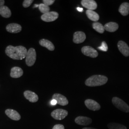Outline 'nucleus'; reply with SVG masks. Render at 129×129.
I'll return each mask as SVG.
<instances>
[{"label":"nucleus","mask_w":129,"mask_h":129,"mask_svg":"<svg viewBox=\"0 0 129 129\" xmlns=\"http://www.w3.org/2000/svg\"><path fill=\"white\" fill-rule=\"evenodd\" d=\"M26 48L23 46H9L6 48L5 53L11 58L14 60H22L27 55Z\"/></svg>","instance_id":"nucleus-1"},{"label":"nucleus","mask_w":129,"mask_h":129,"mask_svg":"<svg viewBox=\"0 0 129 129\" xmlns=\"http://www.w3.org/2000/svg\"><path fill=\"white\" fill-rule=\"evenodd\" d=\"M108 80V78L103 75H93L86 80L85 84L88 87H97L105 84Z\"/></svg>","instance_id":"nucleus-2"},{"label":"nucleus","mask_w":129,"mask_h":129,"mask_svg":"<svg viewBox=\"0 0 129 129\" xmlns=\"http://www.w3.org/2000/svg\"><path fill=\"white\" fill-rule=\"evenodd\" d=\"M113 104L120 111L129 112V106L123 101L118 97H114L112 100Z\"/></svg>","instance_id":"nucleus-3"},{"label":"nucleus","mask_w":129,"mask_h":129,"mask_svg":"<svg viewBox=\"0 0 129 129\" xmlns=\"http://www.w3.org/2000/svg\"><path fill=\"white\" fill-rule=\"evenodd\" d=\"M37 59V53L36 50L33 48H30L27 53L25 57L26 64L29 67L33 66Z\"/></svg>","instance_id":"nucleus-4"},{"label":"nucleus","mask_w":129,"mask_h":129,"mask_svg":"<svg viewBox=\"0 0 129 129\" xmlns=\"http://www.w3.org/2000/svg\"><path fill=\"white\" fill-rule=\"evenodd\" d=\"M51 116L55 120H62L64 119L68 115V111L63 109H56L52 112Z\"/></svg>","instance_id":"nucleus-5"},{"label":"nucleus","mask_w":129,"mask_h":129,"mask_svg":"<svg viewBox=\"0 0 129 129\" xmlns=\"http://www.w3.org/2000/svg\"><path fill=\"white\" fill-rule=\"evenodd\" d=\"M58 14L56 12H49L47 13L43 14L41 17L42 20L46 22H51L55 21L58 18Z\"/></svg>","instance_id":"nucleus-6"},{"label":"nucleus","mask_w":129,"mask_h":129,"mask_svg":"<svg viewBox=\"0 0 129 129\" xmlns=\"http://www.w3.org/2000/svg\"><path fill=\"white\" fill-rule=\"evenodd\" d=\"M81 51L84 55L92 58L97 57L98 55V52L91 46H83L81 49Z\"/></svg>","instance_id":"nucleus-7"},{"label":"nucleus","mask_w":129,"mask_h":129,"mask_svg":"<svg viewBox=\"0 0 129 129\" xmlns=\"http://www.w3.org/2000/svg\"><path fill=\"white\" fill-rule=\"evenodd\" d=\"M85 104L89 110L93 111H99L101 106L97 102L91 99H88L85 101Z\"/></svg>","instance_id":"nucleus-8"},{"label":"nucleus","mask_w":129,"mask_h":129,"mask_svg":"<svg viewBox=\"0 0 129 129\" xmlns=\"http://www.w3.org/2000/svg\"><path fill=\"white\" fill-rule=\"evenodd\" d=\"M52 98L55 100L57 104L61 106H66L69 104V101L66 97L58 93H55L53 95Z\"/></svg>","instance_id":"nucleus-9"},{"label":"nucleus","mask_w":129,"mask_h":129,"mask_svg":"<svg viewBox=\"0 0 129 129\" xmlns=\"http://www.w3.org/2000/svg\"><path fill=\"white\" fill-rule=\"evenodd\" d=\"M117 46L119 51L123 55L126 57L129 56V47L125 42L120 41L118 43Z\"/></svg>","instance_id":"nucleus-10"},{"label":"nucleus","mask_w":129,"mask_h":129,"mask_svg":"<svg viewBox=\"0 0 129 129\" xmlns=\"http://www.w3.org/2000/svg\"><path fill=\"white\" fill-rule=\"evenodd\" d=\"M75 121L77 124L87 126L92 123V120L91 118L87 117L78 116L75 119Z\"/></svg>","instance_id":"nucleus-11"},{"label":"nucleus","mask_w":129,"mask_h":129,"mask_svg":"<svg viewBox=\"0 0 129 129\" xmlns=\"http://www.w3.org/2000/svg\"><path fill=\"white\" fill-rule=\"evenodd\" d=\"M86 38V35L84 33L78 31L75 33L73 36V42L75 44H80L85 41Z\"/></svg>","instance_id":"nucleus-12"},{"label":"nucleus","mask_w":129,"mask_h":129,"mask_svg":"<svg viewBox=\"0 0 129 129\" xmlns=\"http://www.w3.org/2000/svg\"><path fill=\"white\" fill-rule=\"evenodd\" d=\"M81 4L83 7L90 10L96 9L97 8V4L94 0H82Z\"/></svg>","instance_id":"nucleus-13"},{"label":"nucleus","mask_w":129,"mask_h":129,"mask_svg":"<svg viewBox=\"0 0 129 129\" xmlns=\"http://www.w3.org/2000/svg\"><path fill=\"white\" fill-rule=\"evenodd\" d=\"M22 26L20 24L16 23H10L6 27L7 32L14 34L20 32L22 30Z\"/></svg>","instance_id":"nucleus-14"},{"label":"nucleus","mask_w":129,"mask_h":129,"mask_svg":"<svg viewBox=\"0 0 129 129\" xmlns=\"http://www.w3.org/2000/svg\"><path fill=\"white\" fill-rule=\"evenodd\" d=\"M24 97L31 102H36L38 100V96L35 92L30 90H26L23 93Z\"/></svg>","instance_id":"nucleus-15"},{"label":"nucleus","mask_w":129,"mask_h":129,"mask_svg":"<svg viewBox=\"0 0 129 129\" xmlns=\"http://www.w3.org/2000/svg\"><path fill=\"white\" fill-rule=\"evenodd\" d=\"M5 112L6 115L12 120H19L21 119V116L17 111L12 109H7Z\"/></svg>","instance_id":"nucleus-16"},{"label":"nucleus","mask_w":129,"mask_h":129,"mask_svg":"<svg viewBox=\"0 0 129 129\" xmlns=\"http://www.w3.org/2000/svg\"><path fill=\"white\" fill-rule=\"evenodd\" d=\"M23 70L21 68L15 67H13L11 70L10 76L13 78H19L23 76Z\"/></svg>","instance_id":"nucleus-17"},{"label":"nucleus","mask_w":129,"mask_h":129,"mask_svg":"<svg viewBox=\"0 0 129 129\" xmlns=\"http://www.w3.org/2000/svg\"><path fill=\"white\" fill-rule=\"evenodd\" d=\"M105 30L109 32H114L119 28L118 24L115 22H109L104 26Z\"/></svg>","instance_id":"nucleus-18"},{"label":"nucleus","mask_w":129,"mask_h":129,"mask_svg":"<svg viewBox=\"0 0 129 129\" xmlns=\"http://www.w3.org/2000/svg\"><path fill=\"white\" fill-rule=\"evenodd\" d=\"M39 44L41 46L45 47L50 51H53L55 50V46L51 41L45 39H42L39 42Z\"/></svg>","instance_id":"nucleus-19"},{"label":"nucleus","mask_w":129,"mask_h":129,"mask_svg":"<svg viewBox=\"0 0 129 129\" xmlns=\"http://www.w3.org/2000/svg\"><path fill=\"white\" fill-rule=\"evenodd\" d=\"M86 13L88 18L92 21L97 22V21H98L100 19L99 15L97 14L96 12H94L93 10H87L86 11Z\"/></svg>","instance_id":"nucleus-20"},{"label":"nucleus","mask_w":129,"mask_h":129,"mask_svg":"<svg viewBox=\"0 0 129 129\" xmlns=\"http://www.w3.org/2000/svg\"><path fill=\"white\" fill-rule=\"evenodd\" d=\"M0 14L3 17L8 18L11 16L12 13L7 6L4 5L0 7Z\"/></svg>","instance_id":"nucleus-21"},{"label":"nucleus","mask_w":129,"mask_h":129,"mask_svg":"<svg viewBox=\"0 0 129 129\" xmlns=\"http://www.w3.org/2000/svg\"><path fill=\"white\" fill-rule=\"evenodd\" d=\"M119 12L120 14L123 16H127L129 14V3H123L119 7Z\"/></svg>","instance_id":"nucleus-22"},{"label":"nucleus","mask_w":129,"mask_h":129,"mask_svg":"<svg viewBox=\"0 0 129 129\" xmlns=\"http://www.w3.org/2000/svg\"><path fill=\"white\" fill-rule=\"evenodd\" d=\"M92 27L93 29L96 31L97 32L99 33L100 34H103L104 32L105 29L104 26L102 24V23L99 22H94L92 24Z\"/></svg>","instance_id":"nucleus-23"},{"label":"nucleus","mask_w":129,"mask_h":129,"mask_svg":"<svg viewBox=\"0 0 129 129\" xmlns=\"http://www.w3.org/2000/svg\"><path fill=\"white\" fill-rule=\"evenodd\" d=\"M108 127L109 129H127L124 125L117 123L111 122L108 124Z\"/></svg>","instance_id":"nucleus-24"},{"label":"nucleus","mask_w":129,"mask_h":129,"mask_svg":"<svg viewBox=\"0 0 129 129\" xmlns=\"http://www.w3.org/2000/svg\"><path fill=\"white\" fill-rule=\"evenodd\" d=\"M39 9L43 14H45L50 12V8L44 4H41L39 5Z\"/></svg>","instance_id":"nucleus-25"},{"label":"nucleus","mask_w":129,"mask_h":129,"mask_svg":"<svg viewBox=\"0 0 129 129\" xmlns=\"http://www.w3.org/2000/svg\"><path fill=\"white\" fill-rule=\"evenodd\" d=\"M98 49L102 51L106 52V51H108V46H107L106 42L104 41L102 42V46H100V47H98Z\"/></svg>","instance_id":"nucleus-26"},{"label":"nucleus","mask_w":129,"mask_h":129,"mask_svg":"<svg viewBox=\"0 0 129 129\" xmlns=\"http://www.w3.org/2000/svg\"><path fill=\"white\" fill-rule=\"evenodd\" d=\"M34 2L33 0H24L23 1V6L24 8H27L29 7Z\"/></svg>","instance_id":"nucleus-27"},{"label":"nucleus","mask_w":129,"mask_h":129,"mask_svg":"<svg viewBox=\"0 0 129 129\" xmlns=\"http://www.w3.org/2000/svg\"><path fill=\"white\" fill-rule=\"evenodd\" d=\"M55 2V0H43V4L48 6L53 5Z\"/></svg>","instance_id":"nucleus-28"},{"label":"nucleus","mask_w":129,"mask_h":129,"mask_svg":"<svg viewBox=\"0 0 129 129\" xmlns=\"http://www.w3.org/2000/svg\"><path fill=\"white\" fill-rule=\"evenodd\" d=\"M52 129H64V126L62 124L55 125Z\"/></svg>","instance_id":"nucleus-29"},{"label":"nucleus","mask_w":129,"mask_h":129,"mask_svg":"<svg viewBox=\"0 0 129 129\" xmlns=\"http://www.w3.org/2000/svg\"><path fill=\"white\" fill-rule=\"evenodd\" d=\"M57 104V102L55 101V100H52L51 101V104L52 105H55Z\"/></svg>","instance_id":"nucleus-30"},{"label":"nucleus","mask_w":129,"mask_h":129,"mask_svg":"<svg viewBox=\"0 0 129 129\" xmlns=\"http://www.w3.org/2000/svg\"><path fill=\"white\" fill-rule=\"evenodd\" d=\"M5 3V1L4 0H0V7L4 6Z\"/></svg>","instance_id":"nucleus-31"},{"label":"nucleus","mask_w":129,"mask_h":129,"mask_svg":"<svg viewBox=\"0 0 129 129\" xmlns=\"http://www.w3.org/2000/svg\"><path fill=\"white\" fill-rule=\"evenodd\" d=\"M77 10L79 11V12H82L83 11V8H80V7H78L77 8Z\"/></svg>","instance_id":"nucleus-32"},{"label":"nucleus","mask_w":129,"mask_h":129,"mask_svg":"<svg viewBox=\"0 0 129 129\" xmlns=\"http://www.w3.org/2000/svg\"><path fill=\"white\" fill-rule=\"evenodd\" d=\"M82 129H97L96 128H91V127H85L84 128Z\"/></svg>","instance_id":"nucleus-33"}]
</instances>
